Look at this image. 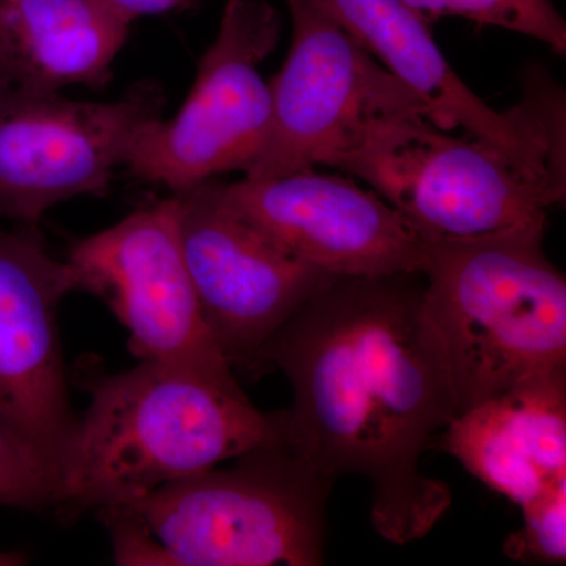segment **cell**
I'll list each match as a JSON object with an SVG mask.
<instances>
[{"instance_id": "cell-5", "label": "cell", "mask_w": 566, "mask_h": 566, "mask_svg": "<svg viewBox=\"0 0 566 566\" xmlns=\"http://www.w3.org/2000/svg\"><path fill=\"white\" fill-rule=\"evenodd\" d=\"M338 170L367 182L423 238L547 226L566 197L564 164L452 136L424 114L379 122Z\"/></svg>"}, {"instance_id": "cell-1", "label": "cell", "mask_w": 566, "mask_h": 566, "mask_svg": "<svg viewBox=\"0 0 566 566\" xmlns=\"http://www.w3.org/2000/svg\"><path fill=\"white\" fill-rule=\"evenodd\" d=\"M419 277L335 279L259 356L292 386L285 427L294 444L333 480L367 479L371 526L398 546L430 534L452 505L422 458L460 415Z\"/></svg>"}, {"instance_id": "cell-10", "label": "cell", "mask_w": 566, "mask_h": 566, "mask_svg": "<svg viewBox=\"0 0 566 566\" xmlns=\"http://www.w3.org/2000/svg\"><path fill=\"white\" fill-rule=\"evenodd\" d=\"M214 180L174 193L182 255L219 349L232 365L256 367L273 334L340 277L286 252L223 207Z\"/></svg>"}, {"instance_id": "cell-12", "label": "cell", "mask_w": 566, "mask_h": 566, "mask_svg": "<svg viewBox=\"0 0 566 566\" xmlns=\"http://www.w3.org/2000/svg\"><path fill=\"white\" fill-rule=\"evenodd\" d=\"M403 82L444 132L495 142L532 158L566 164L565 93L534 70L524 96L499 112L480 99L439 50L430 25L401 0H308Z\"/></svg>"}, {"instance_id": "cell-3", "label": "cell", "mask_w": 566, "mask_h": 566, "mask_svg": "<svg viewBox=\"0 0 566 566\" xmlns=\"http://www.w3.org/2000/svg\"><path fill=\"white\" fill-rule=\"evenodd\" d=\"M91 394L52 510L65 521L234 460L279 427V412H260L241 387L158 360L106 376Z\"/></svg>"}, {"instance_id": "cell-13", "label": "cell", "mask_w": 566, "mask_h": 566, "mask_svg": "<svg viewBox=\"0 0 566 566\" xmlns=\"http://www.w3.org/2000/svg\"><path fill=\"white\" fill-rule=\"evenodd\" d=\"M74 290L69 263L36 229L0 223V422L61 475L80 427L59 333V307Z\"/></svg>"}, {"instance_id": "cell-14", "label": "cell", "mask_w": 566, "mask_h": 566, "mask_svg": "<svg viewBox=\"0 0 566 566\" xmlns=\"http://www.w3.org/2000/svg\"><path fill=\"white\" fill-rule=\"evenodd\" d=\"M442 447L520 506L566 485V371L461 412L442 431Z\"/></svg>"}, {"instance_id": "cell-16", "label": "cell", "mask_w": 566, "mask_h": 566, "mask_svg": "<svg viewBox=\"0 0 566 566\" xmlns=\"http://www.w3.org/2000/svg\"><path fill=\"white\" fill-rule=\"evenodd\" d=\"M428 25L442 18H463L505 29L566 54V22L551 0H401Z\"/></svg>"}, {"instance_id": "cell-15", "label": "cell", "mask_w": 566, "mask_h": 566, "mask_svg": "<svg viewBox=\"0 0 566 566\" xmlns=\"http://www.w3.org/2000/svg\"><path fill=\"white\" fill-rule=\"evenodd\" d=\"M128 32L93 0H0V87L104 84Z\"/></svg>"}, {"instance_id": "cell-4", "label": "cell", "mask_w": 566, "mask_h": 566, "mask_svg": "<svg viewBox=\"0 0 566 566\" xmlns=\"http://www.w3.org/2000/svg\"><path fill=\"white\" fill-rule=\"evenodd\" d=\"M546 227L423 238V314L460 415L566 371V281L543 248Z\"/></svg>"}, {"instance_id": "cell-2", "label": "cell", "mask_w": 566, "mask_h": 566, "mask_svg": "<svg viewBox=\"0 0 566 566\" xmlns=\"http://www.w3.org/2000/svg\"><path fill=\"white\" fill-rule=\"evenodd\" d=\"M335 480L279 427L229 469H207L99 513L118 565L318 566Z\"/></svg>"}, {"instance_id": "cell-19", "label": "cell", "mask_w": 566, "mask_h": 566, "mask_svg": "<svg viewBox=\"0 0 566 566\" xmlns=\"http://www.w3.org/2000/svg\"><path fill=\"white\" fill-rule=\"evenodd\" d=\"M115 18L132 25L134 21L145 17L169 13V11L191 7L196 0H93Z\"/></svg>"}, {"instance_id": "cell-17", "label": "cell", "mask_w": 566, "mask_h": 566, "mask_svg": "<svg viewBox=\"0 0 566 566\" xmlns=\"http://www.w3.org/2000/svg\"><path fill=\"white\" fill-rule=\"evenodd\" d=\"M61 474L24 439L0 422V505L54 510Z\"/></svg>"}, {"instance_id": "cell-11", "label": "cell", "mask_w": 566, "mask_h": 566, "mask_svg": "<svg viewBox=\"0 0 566 566\" xmlns=\"http://www.w3.org/2000/svg\"><path fill=\"white\" fill-rule=\"evenodd\" d=\"M223 207L334 277L422 271L423 237L375 191L314 167L273 178L214 180Z\"/></svg>"}, {"instance_id": "cell-9", "label": "cell", "mask_w": 566, "mask_h": 566, "mask_svg": "<svg viewBox=\"0 0 566 566\" xmlns=\"http://www.w3.org/2000/svg\"><path fill=\"white\" fill-rule=\"evenodd\" d=\"M164 103L155 82L107 103L0 87V222L36 229L55 205L106 192Z\"/></svg>"}, {"instance_id": "cell-8", "label": "cell", "mask_w": 566, "mask_h": 566, "mask_svg": "<svg viewBox=\"0 0 566 566\" xmlns=\"http://www.w3.org/2000/svg\"><path fill=\"white\" fill-rule=\"evenodd\" d=\"M65 262L76 290L98 296L128 331L134 356L240 387L200 311L174 193L82 238Z\"/></svg>"}, {"instance_id": "cell-6", "label": "cell", "mask_w": 566, "mask_h": 566, "mask_svg": "<svg viewBox=\"0 0 566 566\" xmlns=\"http://www.w3.org/2000/svg\"><path fill=\"white\" fill-rule=\"evenodd\" d=\"M281 32V13L266 0H227L188 98L172 118H155L134 139L123 164L133 177L177 193L222 174L248 172L273 118L270 82L259 65Z\"/></svg>"}, {"instance_id": "cell-7", "label": "cell", "mask_w": 566, "mask_h": 566, "mask_svg": "<svg viewBox=\"0 0 566 566\" xmlns=\"http://www.w3.org/2000/svg\"><path fill=\"white\" fill-rule=\"evenodd\" d=\"M293 36L270 82V137L245 178L338 169L379 122L424 114L423 103L308 0H286Z\"/></svg>"}, {"instance_id": "cell-18", "label": "cell", "mask_w": 566, "mask_h": 566, "mask_svg": "<svg viewBox=\"0 0 566 566\" xmlns=\"http://www.w3.org/2000/svg\"><path fill=\"white\" fill-rule=\"evenodd\" d=\"M521 513L523 527L506 539V554L516 560L565 564L566 485L521 506Z\"/></svg>"}]
</instances>
